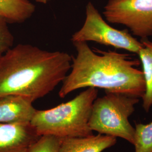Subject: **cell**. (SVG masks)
I'll list each match as a JSON object with an SVG mask.
<instances>
[{
  "label": "cell",
  "mask_w": 152,
  "mask_h": 152,
  "mask_svg": "<svg viewBox=\"0 0 152 152\" xmlns=\"http://www.w3.org/2000/svg\"><path fill=\"white\" fill-rule=\"evenodd\" d=\"M73 57L29 44H18L0 58V97L20 95L31 102L43 98L63 81Z\"/></svg>",
  "instance_id": "obj_1"
},
{
  "label": "cell",
  "mask_w": 152,
  "mask_h": 152,
  "mask_svg": "<svg viewBox=\"0 0 152 152\" xmlns=\"http://www.w3.org/2000/svg\"><path fill=\"white\" fill-rule=\"evenodd\" d=\"M77 51L70 73L59 91L64 98L82 88L104 89L105 93H118L142 98L145 91L140 62L126 54L109 50H93L85 42H73Z\"/></svg>",
  "instance_id": "obj_2"
},
{
  "label": "cell",
  "mask_w": 152,
  "mask_h": 152,
  "mask_svg": "<svg viewBox=\"0 0 152 152\" xmlns=\"http://www.w3.org/2000/svg\"><path fill=\"white\" fill-rule=\"evenodd\" d=\"M98 88L88 87L71 100L53 108L36 110L31 125L39 136L59 138L92 135L89 120Z\"/></svg>",
  "instance_id": "obj_3"
},
{
  "label": "cell",
  "mask_w": 152,
  "mask_h": 152,
  "mask_svg": "<svg viewBox=\"0 0 152 152\" xmlns=\"http://www.w3.org/2000/svg\"><path fill=\"white\" fill-rule=\"evenodd\" d=\"M139 98L118 93H105L92 105L89 126L98 134L120 137L133 145L135 128L129 117L134 113Z\"/></svg>",
  "instance_id": "obj_4"
},
{
  "label": "cell",
  "mask_w": 152,
  "mask_h": 152,
  "mask_svg": "<svg viewBox=\"0 0 152 152\" xmlns=\"http://www.w3.org/2000/svg\"><path fill=\"white\" fill-rule=\"evenodd\" d=\"M73 42L88 41L124 49L138 54L142 44L134 38L127 29L119 30L109 26L104 20L92 2L86 7V19L82 27L72 37Z\"/></svg>",
  "instance_id": "obj_5"
},
{
  "label": "cell",
  "mask_w": 152,
  "mask_h": 152,
  "mask_svg": "<svg viewBox=\"0 0 152 152\" xmlns=\"http://www.w3.org/2000/svg\"><path fill=\"white\" fill-rule=\"evenodd\" d=\"M103 15L109 23L125 26L141 39L152 36V0H109Z\"/></svg>",
  "instance_id": "obj_6"
},
{
  "label": "cell",
  "mask_w": 152,
  "mask_h": 152,
  "mask_svg": "<svg viewBox=\"0 0 152 152\" xmlns=\"http://www.w3.org/2000/svg\"><path fill=\"white\" fill-rule=\"evenodd\" d=\"M39 137L31 124L0 123V152H28Z\"/></svg>",
  "instance_id": "obj_7"
},
{
  "label": "cell",
  "mask_w": 152,
  "mask_h": 152,
  "mask_svg": "<svg viewBox=\"0 0 152 152\" xmlns=\"http://www.w3.org/2000/svg\"><path fill=\"white\" fill-rule=\"evenodd\" d=\"M32 103L27 98L20 95L0 97V123L30 124L36 112Z\"/></svg>",
  "instance_id": "obj_8"
},
{
  "label": "cell",
  "mask_w": 152,
  "mask_h": 152,
  "mask_svg": "<svg viewBox=\"0 0 152 152\" xmlns=\"http://www.w3.org/2000/svg\"><path fill=\"white\" fill-rule=\"evenodd\" d=\"M117 138L98 134L86 137L61 138L59 152H103L114 146Z\"/></svg>",
  "instance_id": "obj_9"
},
{
  "label": "cell",
  "mask_w": 152,
  "mask_h": 152,
  "mask_svg": "<svg viewBox=\"0 0 152 152\" xmlns=\"http://www.w3.org/2000/svg\"><path fill=\"white\" fill-rule=\"evenodd\" d=\"M35 10V6L28 0H0V15L9 23L26 22Z\"/></svg>",
  "instance_id": "obj_10"
},
{
  "label": "cell",
  "mask_w": 152,
  "mask_h": 152,
  "mask_svg": "<svg viewBox=\"0 0 152 152\" xmlns=\"http://www.w3.org/2000/svg\"><path fill=\"white\" fill-rule=\"evenodd\" d=\"M142 47L138 55L140 59L145 83V91L142 97V108L146 112L152 108V41L148 38L141 39Z\"/></svg>",
  "instance_id": "obj_11"
},
{
  "label": "cell",
  "mask_w": 152,
  "mask_h": 152,
  "mask_svg": "<svg viewBox=\"0 0 152 152\" xmlns=\"http://www.w3.org/2000/svg\"><path fill=\"white\" fill-rule=\"evenodd\" d=\"M133 145L135 152H152V122L136 124Z\"/></svg>",
  "instance_id": "obj_12"
},
{
  "label": "cell",
  "mask_w": 152,
  "mask_h": 152,
  "mask_svg": "<svg viewBox=\"0 0 152 152\" xmlns=\"http://www.w3.org/2000/svg\"><path fill=\"white\" fill-rule=\"evenodd\" d=\"M60 140V138L55 136H40L28 152H59Z\"/></svg>",
  "instance_id": "obj_13"
},
{
  "label": "cell",
  "mask_w": 152,
  "mask_h": 152,
  "mask_svg": "<svg viewBox=\"0 0 152 152\" xmlns=\"http://www.w3.org/2000/svg\"><path fill=\"white\" fill-rule=\"evenodd\" d=\"M8 24L5 19L0 15V58L14 45V38Z\"/></svg>",
  "instance_id": "obj_14"
},
{
  "label": "cell",
  "mask_w": 152,
  "mask_h": 152,
  "mask_svg": "<svg viewBox=\"0 0 152 152\" xmlns=\"http://www.w3.org/2000/svg\"><path fill=\"white\" fill-rule=\"evenodd\" d=\"M34 1H36V2L38 3H40V4H46L48 2H49L51 0H33Z\"/></svg>",
  "instance_id": "obj_15"
}]
</instances>
